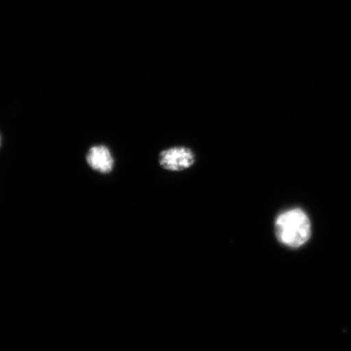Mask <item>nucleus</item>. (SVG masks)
I'll return each instance as SVG.
<instances>
[{"mask_svg":"<svg viewBox=\"0 0 351 351\" xmlns=\"http://www.w3.org/2000/svg\"><path fill=\"white\" fill-rule=\"evenodd\" d=\"M276 237L289 247H300L309 240L311 222L304 210L293 208L280 213L275 222Z\"/></svg>","mask_w":351,"mask_h":351,"instance_id":"1","label":"nucleus"},{"mask_svg":"<svg viewBox=\"0 0 351 351\" xmlns=\"http://www.w3.org/2000/svg\"><path fill=\"white\" fill-rule=\"evenodd\" d=\"M195 154L187 147H175L160 153V165L162 168L172 172H179L191 168L195 164Z\"/></svg>","mask_w":351,"mask_h":351,"instance_id":"2","label":"nucleus"},{"mask_svg":"<svg viewBox=\"0 0 351 351\" xmlns=\"http://www.w3.org/2000/svg\"><path fill=\"white\" fill-rule=\"evenodd\" d=\"M86 161L91 169L101 173H109L114 166L112 154L105 146L91 147L87 154Z\"/></svg>","mask_w":351,"mask_h":351,"instance_id":"3","label":"nucleus"}]
</instances>
